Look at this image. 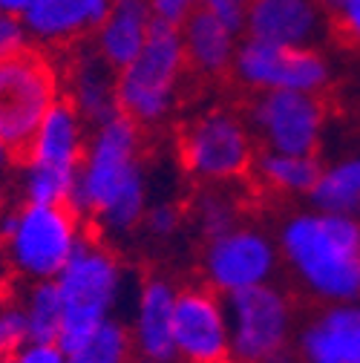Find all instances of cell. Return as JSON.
Instances as JSON below:
<instances>
[{
    "label": "cell",
    "instance_id": "6da1fadb",
    "mask_svg": "<svg viewBox=\"0 0 360 363\" xmlns=\"http://www.w3.org/2000/svg\"><path fill=\"white\" fill-rule=\"evenodd\" d=\"M69 208L107 237H130L150 208L142 127L124 113L89 127Z\"/></svg>",
    "mask_w": 360,
    "mask_h": 363
},
{
    "label": "cell",
    "instance_id": "7a4b0ae2",
    "mask_svg": "<svg viewBox=\"0 0 360 363\" xmlns=\"http://www.w3.org/2000/svg\"><path fill=\"white\" fill-rule=\"evenodd\" d=\"M280 257L317 303H360V219L320 208L297 211L277 231Z\"/></svg>",
    "mask_w": 360,
    "mask_h": 363
},
{
    "label": "cell",
    "instance_id": "3957f363",
    "mask_svg": "<svg viewBox=\"0 0 360 363\" xmlns=\"http://www.w3.org/2000/svg\"><path fill=\"white\" fill-rule=\"evenodd\" d=\"M86 237V222L69 205L21 202L0 211V251L26 283L55 280Z\"/></svg>",
    "mask_w": 360,
    "mask_h": 363
},
{
    "label": "cell",
    "instance_id": "277c9868",
    "mask_svg": "<svg viewBox=\"0 0 360 363\" xmlns=\"http://www.w3.org/2000/svg\"><path fill=\"white\" fill-rule=\"evenodd\" d=\"M55 286L64 303L58 343L69 352L101 323L118 317V306L127 291V271L113 248L96 237H86L69 265L55 277Z\"/></svg>",
    "mask_w": 360,
    "mask_h": 363
},
{
    "label": "cell",
    "instance_id": "5b68a950",
    "mask_svg": "<svg viewBox=\"0 0 360 363\" xmlns=\"http://www.w3.org/2000/svg\"><path fill=\"white\" fill-rule=\"evenodd\" d=\"M188 72L182 29L156 21L145 50L118 69V110L139 127L167 121Z\"/></svg>",
    "mask_w": 360,
    "mask_h": 363
},
{
    "label": "cell",
    "instance_id": "8992f818",
    "mask_svg": "<svg viewBox=\"0 0 360 363\" xmlns=\"http://www.w3.org/2000/svg\"><path fill=\"white\" fill-rule=\"evenodd\" d=\"M257 139L245 116L234 110H208L188 121L179 135V162L199 185H231L251 176Z\"/></svg>",
    "mask_w": 360,
    "mask_h": 363
},
{
    "label": "cell",
    "instance_id": "52a82bcc",
    "mask_svg": "<svg viewBox=\"0 0 360 363\" xmlns=\"http://www.w3.org/2000/svg\"><path fill=\"white\" fill-rule=\"evenodd\" d=\"M64 99L61 69L40 50H23L0 61V135L23 153L38 124Z\"/></svg>",
    "mask_w": 360,
    "mask_h": 363
},
{
    "label": "cell",
    "instance_id": "ba28073f",
    "mask_svg": "<svg viewBox=\"0 0 360 363\" xmlns=\"http://www.w3.org/2000/svg\"><path fill=\"white\" fill-rule=\"evenodd\" d=\"M231 320V360L271 363L294 349V303L274 283L225 297Z\"/></svg>",
    "mask_w": 360,
    "mask_h": 363
},
{
    "label": "cell",
    "instance_id": "9c48e42d",
    "mask_svg": "<svg viewBox=\"0 0 360 363\" xmlns=\"http://www.w3.org/2000/svg\"><path fill=\"white\" fill-rule=\"evenodd\" d=\"M237 84L251 93H314L320 96L332 67L320 50H294L242 35L231 67Z\"/></svg>",
    "mask_w": 360,
    "mask_h": 363
},
{
    "label": "cell",
    "instance_id": "30bf717a",
    "mask_svg": "<svg viewBox=\"0 0 360 363\" xmlns=\"http://www.w3.org/2000/svg\"><path fill=\"white\" fill-rule=\"evenodd\" d=\"M280 259L277 237L265 234L257 225L240 222L237 228L205 242L202 274L208 289L222 297H234L240 291L274 283Z\"/></svg>",
    "mask_w": 360,
    "mask_h": 363
},
{
    "label": "cell",
    "instance_id": "8fae6325",
    "mask_svg": "<svg viewBox=\"0 0 360 363\" xmlns=\"http://www.w3.org/2000/svg\"><path fill=\"white\" fill-rule=\"evenodd\" d=\"M245 121L259 150L317 156L326 130V107L314 93H257Z\"/></svg>",
    "mask_w": 360,
    "mask_h": 363
},
{
    "label": "cell",
    "instance_id": "7c38bea8",
    "mask_svg": "<svg viewBox=\"0 0 360 363\" xmlns=\"http://www.w3.org/2000/svg\"><path fill=\"white\" fill-rule=\"evenodd\" d=\"M176 360L182 363H231L228 303L208 286L182 289L173 317Z\"/></svg>",
    "mask_w": 360,
    "mask_h": 363
},
{
    "label": "cell",
    "instance_id": "4fadbf2b",
    "mask_svg": "<svg viewBox=\"0 0 360 363\" xmlns=\"http://www.w3.org/2000/svg\"><path fill=\"white\" fill-rule=\"evenodd\" d=\"M332 12L323 0H251L245 35L294 50H320L332 32Z\"/></svg>",
    "mask_w": 360,
    "mask_h": 363
},
{
    "label": "cell",
    "instance_id": "5bb4252c",
    "mask_svg": "<svg viewBox=\"0 0 360 363\" xmlns=\"http://www.w3.org/2000/svg\"><path fill=\"white\" fill-rule=\"evenodd\" d=\"M64 99L96 127L113 118L118 110V69L93 47V43H72L69 58L61 69Z\"/></svg>",
    "mask_w": 360,
    "mask_h": 363
},
{
    "label": "cell",
    "instance_id": "9a60e30c",
    "mask_svg": "<svg viewBox=\"0 0 360 363\" xmlns=\"http://www.w3.org/2000/svg\"><path fill=\"white\" fill-rule=\"evenodd\" d=\"M176 300H179V289L164 277H147L136 289L127 326L139 357L153 363L176 360V340H173Z\"/></svg>",
    "mask_w": 360,
    "mask_h": 363
},
{
    "label": "cell",
    "instance_id": "2e32d148",
    "mask_svg": "<svg viewBox=\"0 0 360 363\" xmlns=\"http://www.w3.org/2000/svg\"><path fill=\"white\" fill-rule=\"evenodd\" d=\"M300 363H360V303H329L297 332Z\"/></svg>",
    "mask_w": 360,
    "mask_h": 363
},
{
    "label": "cell",
    "instance_id": "e0dca14e",
    "mask_svg": "<svg viewBox=\"0 0 360 363\" xmlns=\"http://www.w3.org/2000/svg\"><path fill=\"white\" fill-rule=\"evenodd\" d=\"M113 0H32L23 12L29 40L38 47H72L93 38Z\"/></svg>",
    "mask_w": 360,
    "mask_h": 363
},
{
    "label": "cell",
    "instance_id": "ac0fdd59",
    "mask_svg": "<svg viewBox=\"0 0 360 363\" xmlns=\"http://www.w3.org/2000/svg\"><path fill=\"white\" fill-rule=\"evenodd\" d=\"M86 142H89L86 118L67 99H61L58 104H52V110L38 124L29 147L23 150V159L78 170L84 150H86Z\"/></svg>",
    "mask_w": 360,
    "mask_h": 363
},
{
    "label": "cell",
    "instance_id": "d6986e66",
    "mask_svg": "<svg viewBox=\"0 0 360 363\" xmlns=\"http://www.w3.org/2000/svg\"><path fill=\"white\" fill-rule=\"evenodd\" d=\"M156 26L147 0H113L104 21L96 26L89 43L116 67L124 69L136 58Z\"/></svg>",
    "mask_w": 360,
    "mask_h": 363
},
{
    "label": "cell",
    "instance_id": "ffe728a7",
    "mask_svg": "<svg viewBox=\"0 0 360 363\" xmlns=\"http://www.w3.org/2000/svg\"><path fill=\"white\" fill-rule=\"evenodd\" d=\"M182 43H185V58L188 69L202 78H219L231 72L242 32L231 29L205 9H196L182 26Z\"/></svg>",
    "mask_w": 360,
    "mask_h": 363
},
{
    "label": "cell",
    "instance_id": "44dd1931",
    "mask_svg": "<svg viewBox=\"0 0 360 363\" xmlns=\"http://www.w3.org/2000/svg\"><path fill=\"white\" fill-rule=\"evenodd\" d=\"M320 173L323 164L317 156L280 153V150H257L251 164V176L259 185L283 196H311Z\"/></svg>",
    "mask_w": 360,
    "mask_h": 363
},
{
    "label": "cell",
    "instance_id": "7402d4cb",
    "mask_svg": "<svg viewBox=\"0 0 360 363\" xmlns=\"http://www.w3.org/2000/svg\"><path fill=\"white\" fill-rule=\"evenodd\" d=\"M308 199L320 211L346 213V216L360 219V153L323 167Z\"/></svg>",
    "mask_w": 360,
    "mask_h": 363
},
{
    "label": "cell",
    "instance_id": "603a6c76",
    "mask_svg": "<svg viewBox=\"0 0 360 363\" xmlns=\"http://www.w3.org/2000/svg\"><path fill=\"white\" fill-rule=\"evenodd\" d=\"M15 173H18L15 185H18L21 202H32V205H69L72 191H75L78 170L23 159Z\"/></svg>",
    "mask_w": 360,
    "mask_h": 363
},
{
    "label": "cell",
    "instance_id": "cb8c5ba5",
    "mask_svg": "<svg viewBox=\"0 0 360 363\" xmlns=\"http://www.w3.org/2000/svg\"><path fill=\"white\" fill-rule=\"evenodd\" d=\"M136 357L130 326L121 317L101 323L86 340L67 352V363H136Z\"/></svg>",
    "mask_w": 360,
    "mask_h": 363
},
{
    "label": "cell",
    "instance_id": "d4e9b609",
    "mask_svg": "<svg viewBox=\"0 0 360 363\" xmlns=\"http://www.w3.org/2000/svg\"><path fill=\"white\" fill-rule=\"evenodd\" d=\"M21 311L26 320L29 340H58L64 323V303L55 280L29 283L21 300Z\"/></svg>",
    "mask_w": 360,
    "mask_h": 363
},
{
    "label": "cell",
    "instance_id": "484cf974",
    "mask_svg": "<svg viewBox=\"0 0 360 363\" xmlns=\"http://www.w3.org/2000/svg\"><path fill=\"white\" fill-rule=\"evenodd\" d=\"M191 222L205 242L222 237L240 225V202L225 191V185H205L191 202Z\"/></svg>",
    "mask_w": 360,
    "mask_h": 363
},
{
    "label": "cell",
    "instance_id": "4316f807",
    "mask_svg": "<svg viewBox=\"0 0 360 363\" xmlns=\"http://www.w3.org/2000/svg\"><path fill=\"white\" fill-rule=\"evenodd\" d=\"M182 222H185L182 208H179L176 202H170V199H159V202H150L142 228L153 240H170V237H176L179 231H182Z\"/></svg>",
    "mask_w": 360,
    "mask_h": 363
},
{
    "label": "cell",
    "instance_id": "83f0119b",
    "mask_svg": "<svg viewBox=\"0 0 360 363\" xmlns=\"http://www.w3.org/2000/svg\"><path fill=\"white\" fill-rule=\"evenodd\" d=\"M26 340H29V332H26L21 306L4 303L0 306V357H15Z\"/></svg>",
    "mask_w": 360,
    "mask_h": 363
},
{
    "label": "cell",
    "instance_id": "f1b7e54d",
    "mask_svg": "<svg viewBox=\"0 0 360 363\" xmlns=\"http://www.w3.org/2000/svg\"><path fill=\"white\" fill-rule=\"evenodd\" d=\"M29 47H32V40H29L23 18L12 12H0V61H6Z\"/></svg>",
    "mask_w": 360,
    "mask_h": 363
},
{
    "label": "cell",
    "instance_id": "f546056e",
    "mask_svg": "<svg viewBox=\"0 0 360 363\" xmlns=\"http://www.w3.org/2000/svg\"><path fill=\"white\" fill-rule=\"evenodd\" d=\"M329 12L340 38L349 40L351 47H360V0H337Z\"/></svg>",
    "mask_w": 360,
    "mask_h": 363
},
{
    "label": "cell",
    "instance_id": "4dcf8cb0",
    "mask_svg": "<svg viewBox=\"0 0 360 363\" xmlns=\"http://www.w3.org/2000/svg\"><path fill=\"white\" fill-rule=\"evenodd\" d=\"M251 0H199V9L210 12L222 23H228L231 29L245 35V18H248Z\"/></svg>",
    "mask_w": 360,
    "mask_h": 363
},
{
    "label": "cell",
    "instance_id": "1f68e13d",
    "mask_svg": "<svg viewBox=\"0 0 360 363\" xmlns=\"http://www.w3.org/2000/svg\"><path fill=\"white\" fill-rule=\"evenodd\" d=\"M12 360L15 363H67V349L58 340H26Z\"/></svg>",
    "mask_w": 360,
    "mask_h": 363
},
{
    "label": "cell",
    "instance_id": "d6a6232c",
    "mask_svg": "<svg viewBox=\"0 0 360 363\" xmlns=\"http://www.w3.org/2000/svg\"><path fill=\"white\" fill-rule=\"evenodd\" d=\"M147 4L159 23H173V26H182L199 9V0H147Z\"/></svg>",
    "mask_w": 360,
    "mask_h": 363
},
{
    "label": "cell",
    "instance_id": "836d02e7",
    "mask_svg": "<svg viewBox=\"0 0 360 363\" xmlns=\"http://www.w3.org/2000/svg\"><path fill=\"white\" fill-rule=\"evenodd\" d=\"M18 150L15 147H9L6 142H4V135H0V185H4V182L18 170Z\"/></svg>",
    "mask_w": 360,
    "mask_h": 363
},
{
    "label": "cell",
    "instance_id": "e575fe53",
    "mask_svg": "<svg viewBox=\"0 0 360 363\" xmlns=\"http://www.w3.org/2000/svg\"><path fill=\"white\" fill-rule=\"evenodd\" d=\"M29 4H32V0H0V12H12V15H21L23 18V12L29 9Z\"/></svg>",
    "mask_w": 360,
    "mask_h": 363
},
{
    "label": "cell",
    "instance_id": "d590c367",
    "mask_svg": "<svg viewBox=\"0 0 360 363\" xmlns=\"http://www.w3.org/2000/svg\"><path fill=\"white\" fill-rule=\"evenodd\" d=\"M271 363H300V357H297V352L294 349H288V352H283V354H277Z\"/></svg>",
    "mask_w": 360,
    "mask_h": 363
},
{
    "label": "cell",
    "instance_id": "8d00e7d4",
    "mask_svg": "<svg viewBox=\"0 0 360 363\" xmlns=\"http://www.w3.org/2000/svg\"><path fill=\"white\" fill-rule=\"evenodd\" d=\"M323 4H326V6H329V9H332V6H334V4H337V0H323Z\"/></svg>",
    "mask_w": 360,
    "mask_h": 363
},
{
    "label": "cell",
    "instance_id": "74e56055",
    "mask_svg": "<svg viewBox=\"0 0 360 363\" xmlns=\"http://www.w3.org/2000/svg\"><path fill=\"white\" fill-rule=\"evenodd\" d=\"M0 363H15V360L12 357H0Z\"/></svg>",
    "mask_w": 360,
    "mask_h": 363
},
{
    "label": "cell",
    "instance_id": "f35d334b",
    "mask_svg": "<svg viewBox=\"0 0 360 363\" xmlns=\"http://www.w3.org/2000/svg\"><path fill=\"white\" fill-rule=\"evenodd\" d=\"M136 363H153V360H145V357H136Z\"/></svg>",
    "mask_w": 360,
    "mask_h": 363
},
{
    "label": "cell",
    "instance_id": "ab89813d",
    "mask_svg": "<svg viewBox=\"0 0 360 363\" xmlns=\"http://www.w3.org/2000/svg\"><path fill=\"white\" fill-rule=\"evenodd\" d=\"M231 363H237V360H231Z\"/></svg>",
    "mask_w": 360,
    "mask_h": 363
}]
</instances>
